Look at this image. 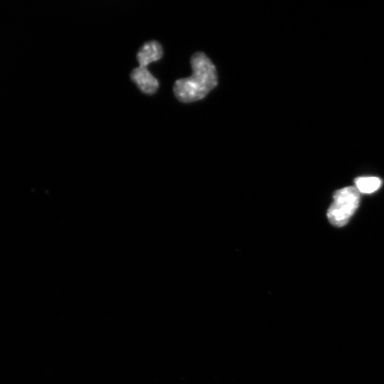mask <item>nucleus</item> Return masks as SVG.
<instances>
[{
	"instance_id": "obj_4",
	"label": "nucleus",
	"mask_w": 384,
	"mask_h": 384,
	"mask_svg": "<svg viewBox=\"0 0 384 384\" xmlns=\"http://www.w3.org/2000/svg\"><path fill=\"white\" fill-rule=\"evenodd\" d=\"M163 54L162 47L156 41L145 43L137 53V58L139 66L146 67L149 63L160 59Z\"/></svg>"
},
{
	"instance_id": "obj_2",
	"label": "nucleus",
	"mask_w": 384,
	"mask_h": 384,
	"mask_svg": "<svg viewBox=\"0 0 384 384\" xmlns=\"http://www.w3.org/2000/svg\"><path fill=\"white\" fill-rule=\"evenodd\" d=\"M359 191L354 186H347L336 191L334 201L327 211L329 222L337 227L346 225L358 206Z\"/></svg>"
},
{
	"instance_id": "obj_3",
	"label": "nucleus",
	"mask_w": 384,
	"mask_h": 384,
	"mask_svg": "<svg viewBox=\"0 0 384 384\" xmlns=\"http://www.w3.org/2000/svg\"><path fill=\"white\" fill-rule=\"evenodd\" d=\"M132 80L138 86L140 90L146 94L152 95L159 87V82L146 67L139 66L130 73Z\"/></svg>"
},
{
	"instance_id": "obj_1",
	"label": "nucleus",
	"mask_w": 384,
	"mask_h": 384,
	"mask_svg": "<svg viewBox=\"0 0 384 384\" xmlns=\"http://www.w3.org/2000/svg\"><path fill=\"white\" fill-rule=\"evenodd\" d=\"M193 73L177 80L174 85L176 97L182 102H192L204 98L218 83L215 65L202 52L195 53L191 58Z\"/></svg>"
},
{
	"instance_id": "obj_5",
	"label": "nucleus",
	"mask_w": 384,
	"mask_h": 384,
	"mask_svg": "<svg viewBox=\"0 0 384 384\" xmlns=\"http://www.w3.org/2000/svg\"><path fill=\"white\" fill-rule=\"evenodd\" d=\"M355 184L359 192L371 193L380 188L381 180L375 176L358 177L355 179Z\"/></svg>"
}]
</instances>
